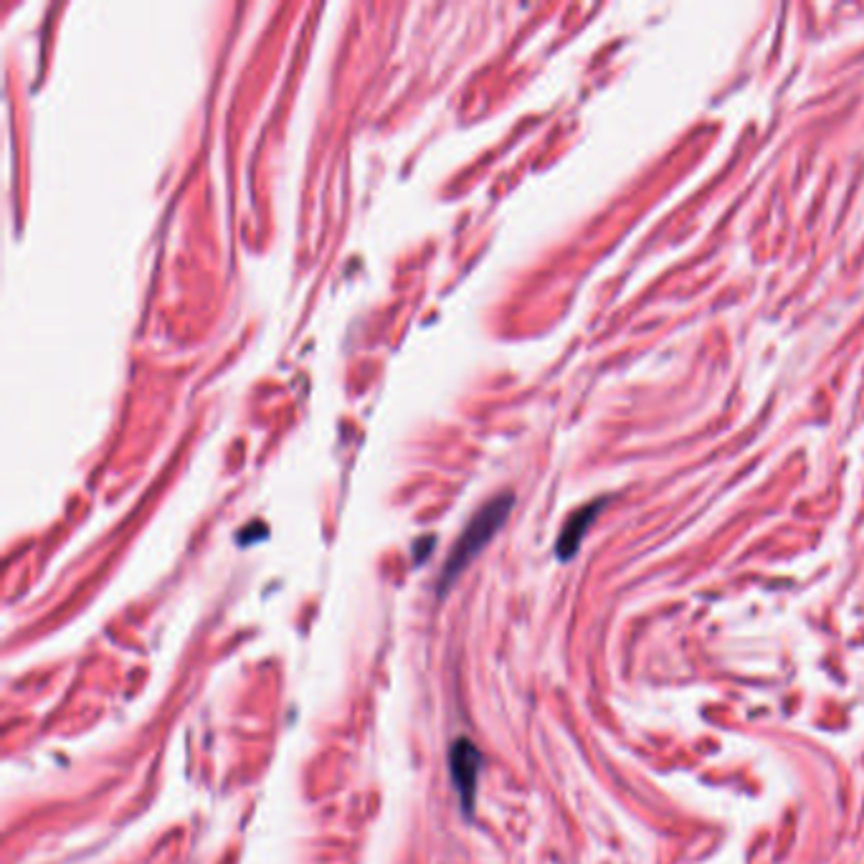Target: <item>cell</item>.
I'll list each match as a JSON object with an SVG mask.
<instances>
[{"label":"cell","mask_w":864,"mask_h":864,"mask_svg":"<svg viewBox=\"0 0 864 864\" xmlns=\"http://www.w3.org/2000/svg\"><path fill=\"white\" fill-rule=\"evenodd\" d=\"M512 505H515L512 493H503L489 499V503L482 505L479 510L472 515L467 528H464L462 536L456 538L442 573H439V596H444V593L454 586V581L469 569L474 558L489 546V540L497 536L499 528H503L507 518H510Z\"/></svg>","instance_id":"6da1fadb"},{"label":"cell","mask_w":864,"mask_h":864,"mask_svg":"<svg viewBox=\"0 0 864 864\" xmlns=\"http://www.w3.org/2000/svg\"><path fill=\"white\" fill-rule=\"evenodd\" d=\"M485 768V758L482 750L469 738H456L449 748V776H452L454 791L460 793L462 814L474 817V807H477V786L479 774Z\"/></svg>","instance_id":"7a4b0ae2"},{"label":"cell","mask_w":864,"mask_h":864,"mask_svg":"<svg viewBox=\"0 0 864 864\" xmlns=\"http://www.w3.org/2000/svg\"><path fill=\"white\" fill-rule=\"evenodd\" d=\"M598 510H601V505L593 503V505L583 507V510L571 515L569 522H565V528L561 530V538H558V543H555V553H558V558H561V561H571V558L579 553L581 540H583V536H586V530L591 528V522L598 515Z\"/></svg>","instance_id":"3957f363"}]
</instances>
